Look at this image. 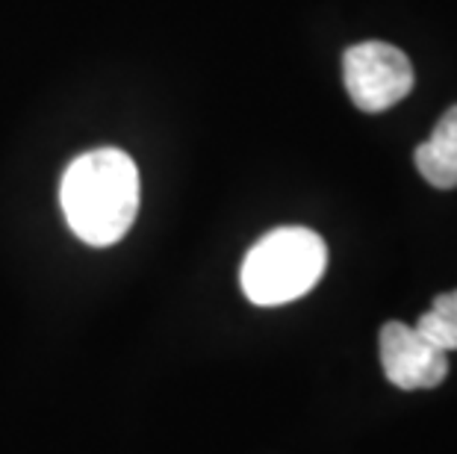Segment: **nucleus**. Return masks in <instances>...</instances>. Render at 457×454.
<instances>
[{"instance_id":"obj_1","label":"nucleus","mask_w":457,"mask_h":454,"mask_svg":"<svg viewBox=\"0 0 457 454\" xmlns=\"http://www.w3.org/2000/svg\"><path fill=\"white\" fill-rule=\"evenodd\" d=\"M68 227L86 245H112L128 234L139 210V169L119 148L80 153L60 189Z\"/></svg>"},{"instance_id":"obj_2","label":"nucleus","mask_w":457,"mask_h":454,"mask_svg":"<svg viewBox=\"0 0 457 454\" xmlns=\"http://www.w3.org/2000/svg\"><path fill=\"white\" fill-rule=\"evenodd\" d=\"M328 266L322 236L307 227H278L260 239L242 263V293L251 304L278 307L307 295Z\"/></svg>"},{"instance_id":"obj_3","label":"nucleus","mask_w":457,"mask_h":454,"mask_svg":"<svg viewBox=\"0 0 457 454\" xmlns=\"http://www.w3.org/2000/svg\"><path fill=\"white\" fill-rule=\"evenodd\" d=\"M348 98L363 112H384L413 89V65L390 42H360L343 54Z\"/></svg>"},{"instance_id":"obj_4","label":"nucleus","mask_w":457,"mask_h":454,"mask_svg":"<svg viewBox=\"0 0 457 454\" xmlns=\"http://www.w3.org/2000/svg\"><path fill=\"white\" fill-rule=\"evenodd\" d=\"M378 349L386 381L398 390H434L449 375V354L404 322H386Z\"/></svg>"},{"instance_id":"obj_5","label":"nucleus","mask_w":457,"mask_h":454,"mask_svg":"<svg viewBox=\"0 0 457 454\" xmlns=\"http://www.w3.org/2000/svg\"><path fill=\"white\" fill-rule=\"evenodd\" d=\"M420 175L436 189L457 186V106L443 112L434 133L413 153Z\"/></svg>"},{"instance_id":"obj_6","label":"nucleus","mask_w":457,"mask_h":454,"mask_svg":"<svg viewBox=\"0 0 457 454\" xmlns=\"http://www.w3.org/2000/svg\"><path fill=\"white\" fill-rule=\"evenodd\" d=\"M416 331H420L425 340H431L436 349H443L445 354L457 351V289L434 298L431 310L420 318Z\"/></svg>"}]
</instances>
